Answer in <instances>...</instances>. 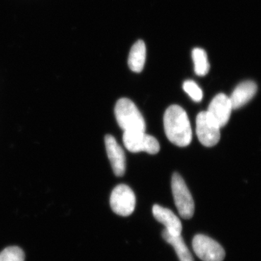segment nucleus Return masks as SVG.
Instances as JSON below:
<instances>
[{"mask_svg": "<svg viewBox=\"0 0 261 261\" xmlns=\"http://www.w3.org/2000/svg\"><path fill=\"white\" fill-rule=\"evenodd\" d=\"M110 203L115 214L121 216H130L135 209V193L127 185H118L111 193Z\"/></svg>", "mask_w": 261, "mask_h": 261, "instance_id": "nucleus-6", "label": "nucleus"}, {"mask_svg": "<svg viewBox=\"0 0 261 261\" xmlns=\"http://www.w3.org/2000/svg\"><path fill=\"white\" fill-rule=\"evenodd\" d=\"M192 247L196 255L202 261H223L226 255L220 244L203 234L194 237Z\"/></svg>", "mask_w": 261, "mask_h": 261, "instance_id": "nucleus-5", "label": "nucleus"}, {"mask_svg": "<svg viewBox=\"0 0 261 261\" xmlns=\"http://www.w3.org/2000/svg\"><path fill=\"white\" fill-rule=\"evenodd\" d=\"M221 128L207 114L206 111L200 112L196 119V132L202 145L213 147L219 142Z\"/></svg>", "mask_w": 261, "mask_h": 261, "instance_id": "nucleus-7", "label": "nucleus"}, {"mask_svg": "<svg viewBox=\"0 0 261 261\" xmlns=\"http://www.w3.org/2000/svg\"><path fill=\"white\" fill-rule=\"evenodd\" d=\"M183 89L185 92L192 98V100L197 102L202 100L203 97L202 89L193 81L188 80L185 82L183 84Z\"/></svg>", "mask_w": 261, "mask_h": 261, "instance_id": "nucleus-16", "label": "nucleus"}, {"mask_svg": "<svg viewBox=\"0 0 261 261\" xmlns=\"http://www.w3.org/2000/svg\"><path fill=\"white\" fill-rule=\"evenodd\" d=\"M105 142L113 172L117 176H123L126 171V157L123 149L113 136H106Z\"/></svg>", "mask_w": 261, "mask_h": 261, "instance_id": "nucleus-9", "label": "nucleus"}, {"mask_svg": "<svg viewBox=\"0 0 261 261\" xmlns=\"http://www.w3.org/2000/svg\"><path fill=\"white\" fill-rule=\"evenodd\" d=\"M118 125L124 132H145V119L135 103L127 98H121L115 107Z\"/></svg>", "mask_w": 261, "mask_h": 261, "instance_id": "nucleus-2", "label": "nucleus"}, {"mask_svg": "<svg viewBox=\"0 0 261 261\" xmlns=\"http://www.w3.org/2000/svg\"><path fill=\"white\" fill-rule=\"evenodd\" d=\"M162 236L166 243L172 245L180 261H195L181 235L174 236L170 234L166 229H164L162 232Z\"/></svg>", "mask_w": 261, "mask_h": 261, "instance_id": "nucleus-13", "label": "nucleus"}, {"mask_svg": "<svg viewBox=\"0 0 261 261\" xmlns=\"http://www.w3.org/2000/svg\"><path fill=\"white\" fill-rule=\"evenodd\" d=\"M123 144L132 152H147L154 154L160 150L159 141L152 136L146 135L142 132H124L123 135Z\"/></svg>", "mask_w": 261, "mask_h": 261, "instance_id": "nucleus-4", "label": "nucleus"}, {"mask_svg": "<svg viewBox=\"0 0 261 261\" xmlns=\"http://www.w3.org/2000/svg\"><path fill=\"white\" fill-rule=\"evenodd\" d=\"M25 255L20 247H9L0 252V261H24Z\"/></svg>", "mask_w": 261, "mask_h": 261, "instance_id": "nucleus-15", "label": "nucleus"}, {"mask_svg": "<svg viewBox=\"0 0 261 261\" xmlns=\"http://www.w3.org/2000/svg\"><path fill=\"white\" fill-rule=\"evenodd\" d=\"M256 92L257 85L255 82L246 81L239 84L229 97L233 110L243 107L251 100Z\"/></svg>", "mask_w": 261, "mask_h": 261, "instance_id": "nucleus-11", "label": "nucleus"}, {"mask_svg": "<svg viewBox=\"0 0 261 261\" xmlns=\"http://www.w3.org/2000/svg\"><path fill=\"white\" fill-rule=\"evenodd\" d=\"M171 188L178 214L184 219H190L195 213V202L188 187L178 173H174L171 180Z\"/></svg>", "mask_w": 261, "mask_h": 261, "instance_id": "nucleus-3", "label": "nucleus"}, {"mask_svg": "<svg viewBox=\"0 0 261 261\" xmlns=\"http://www.w3.org/2000/svg\"><path fill=\"white\" fill-rule=\"evenodd\" d=\"M192 59L195 65L196 74L200 76H204L210 70V64L207 60V54L204 49L201 48H195L192 51Z\"/></svg>", "mask_w": 261, "mask_h": 261, "instance_id": "nucleus-14", "label": "nucleus"}, {"mask_svg": "<svg viewBox=\"0 0 261 261\" xmlns=\"http://www.w3.org/2000/svg\"><path fill=\"white\" fill-rule=\"evenodd\" d=\"M163 123L166 137L178 147H187L191 143L192 130L186 111L173 105L165 112Z\"/></svg>", "mask_w": 261, "mask_h": 261, "instance_id": "nucleus-1", "label": "nucleus"}, {"mask_svg": "<svg viewBox=\"0 0 261 261\" xmlns=\"http://www.w3.org/2000/svg\"><path fill=\"white\" fill-rule=\"evenodd\" d=\"M233 108L229 97L219 94L212 99L206 112L218 125L222 128L227 124Z\"/></svg>", "mask_w": 261, "mask_h": 261, "instance_id": "nucleus-8", "label": "nucleus"}, {"mask_svg": "<svg viewBox=\"0 0 261 261\" xmlns=\"http://www.w3.org/2000/svg\"><path fill=\"white\" fill-rule=\"evenodd\" d=\"M146 61V47L142 40L137 41L130 49L128 64L130 69L135 73L143 70Z\"/></svg>", "mask_w": 261, "mask_h": 261, "instance_id": "nucleus-12", "label": "nucleus"}, {"mask_svg": "<svg viewBox=\"0 0 261 261\" xmlns=\"http://www.w3.org/2000/svg\"><path fill=\"white\" fill-rule=\"evenodd\" d=\"M154 219L166 226L165 229L170 234L178 236L181 235L182 225L179 219L170 209L162 206L154 205L152 207Z\"/></svg>", "mask_w": 261, "mask_h": 261, "instance_id": "nucleus-10", "label": "nucleus"}]
</instances>
